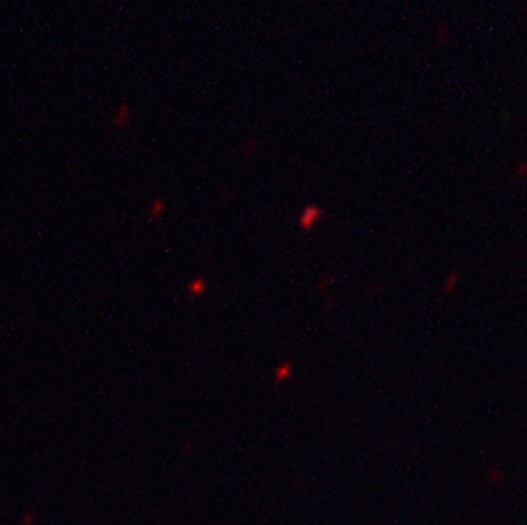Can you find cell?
I'll return each instance as SVG.
<instances>
[{
  "instance_id": "obj_1",
  "label": "cell",
  "mask_w": 527,
  "mask_h": 525,
  "mask_svg": "<svg viewBox=\"0 0 527 525\" xmlns=\"http://www.w3.org/2000/svg\"><path fill=\"white\" fill-rule=\"evenodd\" d=\"M130 120H132V107L128 102H121L120 106H116L113 111V123L116 126H125Z\"/></svg>"
}]
</instances>
